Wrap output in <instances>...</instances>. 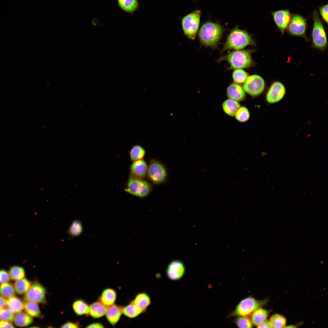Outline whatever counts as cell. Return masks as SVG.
<instances>
[{
    "label": "cell",
    "mask_w": 328,
    "mask_h": 328,
    "mask_svg": "<svg viewBox=\"0 0 328 328\" xmlns=\"http://www.w3.org/2000/svg\"><path fill=\"white\" fill-rule=\"evenodd\" d=\"M224 32L223 27L220 24L207 22L200 28L198 37L200 44L205 47L216 48Z\"/></svg>",
    "instance_id": "obj_1"
},
{
    "label": "cell",
    "mask_w": 328,
    "mask_h": 328,
    "mask_svg": "<svg viewBox=\"0 0 328 328\" xmlns=\"http://www.w3.org/2000/svg\"><path fill=\"white\" fill-rule=\"evenodd\" d=\"M255 51L252 49L234 50L221 56L217 61H227L230 69L248 68L255 65L251 57L252 53Z\"/></svg>",
    "instance_id": "obj_2"
},
{
    "label": "cell",
    "mask_w": 328,
    "mask_h": 328,
    "mask_svg": "<svg viewBox=\"0 0 328 328\" xmlns=\"http://www.w3.org/2000/svg\"><path fill=\"white\" fill-rule=\"evenodd\" d=\"M256 44L254 39L247 32L236 27L229 34L221 52L242 50L248 45L255 46Z\"/></svg>",
    "instance_id": "obj_3"
},
{
    "label": "cell",
    "mask_w": 328,
    "mask_h": 328,
    "mask_svg": "<svg viewBox=\"0 0 328 328\" xmlns=\"http://www.w3.org/2000/svg\"><path fill=\"white\" fill-rule=\"evenodd\" d=\"M313 21L312 33L313 46L323 51L327 46V38L323 23L316 10L313 13Z\"/></svg>",
    "instance_id": "obj_4"
},
{
    "label": "cell",
    "mask_w": 328,
    "mask_h": 328,
    "mask_svg": "<svg viewBox=\"0 0 328 328\" xmlns=\"http://www.w3.org/2000/svg\"><path fill=\"white\" fill-rule=\"evenodd\" d=\"M268 301V299L258 300L251 296L248 297L240 301L229 316H248L257 309L262 307Z\"/></svg>",
    "instance_id": "obj_5"
},
{
    "label": "cell",
    "mask_w": 328,
    "mask_h": 328,
    "mask_svg": "<svg viewBox=\"0 0 328 328\" xmlns=\"http://www.w3.org/2000/svg\"><path fill=\"white\" fill-rule=\"evenodd\" d=\"M201 11L196 10L184 16L182 20L183 30L189 39L194 40L198 31L200 23Z\"/></svg>",
    "instance_id": "obj_6"
},
{
    "label": "cell",
    "mask_w": 328,
    "mask_h": 328,
    "mask_svg": "<svg viewBox=\"0 0 328 328\" xmlns=\"http://www.w3.org/2000/svg\"><path fill=\"white\" fill-rule=\"evenodd\" d=\"M150 184L147 182L136 178H131L128 181L126 192L139 197L148 195L151 190Z\"/></svg>",
    "instance_id": "obj_7"
},
{
    "label": "cell",
    "mask_w": 328,
    "mask_h": 328,
    "mask_svg": "<svg viewBox=\"0 0 328 328\" xmlns=\"http://www.w3.org/2000/svg\"><path fill=\"white\" fill-rule=\"evenodd\" d=\"M265 87L264 79L258 75L248 76L244 83L243 88L249 95L256 96L261 94L264 91Z\"/></svg>",
    "instance_id": "obj_8"
},
{
    "label": "cell",
    "mask_w": 328,
    "mask_h": 328,
    "mask_svg": "<svg viewBox=\"0 0 328 328\" xmlns=\"http://www.w3.org/2000/svg\"><path fill=\"white\" fill-rule=\"evenodd\" d=\"M306 19L299 14H293L287 27L289 33L292 36L301 37L308 39L306 36Z\"/></svg>",
    "instance_id": "obj_9"
},
{
    "label": "cell",
    "mask_w": 328,
    "mask_h": 328,
    "mask_svg": "<svg viewBox=\"0 0 328 328\" xmlns=\"http://www.w3.org/2000/svg\"><path fill=\"white\" fill-rule=\"evenodd\" d=\"M286 93L285 86L281 82L276 81L272 84L266 94L267 102L270 104L277 103L284 97Z\"/></svg>",
    "instance_id": "obj_10"
},
{
    "label": "cell",
    "mask_w": 328,
    "mask_h": 328,
    "mask_svg": "<svg viewBox=\"0 0 328 328\" xmlns=\"http://www.w3.org/2000/svg\"><path fill=\"white\" fill-rule=\"evenodd\" d=\"M46 293L44 288L39 283L35 282L31 285L25 293V299L26 301L42 303L45 301Z\"/></svg>",
    "instance_id": "obj_11"
},
{
    "label": "cell",
    "mask_w": 328,
    "mask_h": 328,
    "mask_svg": "<svg viewBox=\"0 0 328 328\" xmlns=\"http://www.w3.org/2000/svg\"><path fill=\"white\" fill-rule=\"evenodd\" d=\"M149 178L153 183L159 184L163 182L166 176V171L164 166L156 161L152 162L147 171Z\"/></svg>",
    "instance_id": "obj_12"
},
{
    "label": "cell",
    "mask_w": 328,
    "mask_h": 328,
    "mask_svg": "<svg viewBox=\"0 0 328 328\" xmlns=\"http://www.w3.org/2000/svg\"><path fill=\"white\" fill-rule=\"evenodd\" d=\"M274 22L282 34L284 33L290 22L292 15L288 9L281 10L272 13Z\"/></svg>",
    "instance_id": "obj_13"
},
{
    "label": "cell",
    "mask_w": 328,
    "mask_h": 328,
    "mask_svg": "<svg viewBox=\"0 0 328 328\" xmlns=\"http://www.w3.org/2000/svg\"><path fill=\"white\" fill-rule=\"evenodd\" d=\"M185 268L184 264L181 261L175 260L168 265L166 269V274L168 278L172 280L180 279L184 275Z\"/></svg>",
    "instance_id": "obj_14"
},
{
    "label": "cell",
    "mask_w": 328,
    "mask_h": 328,
    "mask_svg": "<svg viewBox=\"0 0 328 328\" xmlns=\"http://www.w3.org/2000/svg\"><path fill=\"white\" fill-rule=\"evenodd\" d=\"M227 93L229 98L237 101H241L245 98V91L242 86L238 84H231L227 87Z\"/></svg>",
    "instance_id": "obj_15"
},
{
    "label": "cell",
    "mask_w": 328,
    "mask_h": 328,
    "mask_svg": "<svg viewBox=\"0 0 328 328\" xmlns=\"http://www.w3.org/2000/svg\"><path fill=\"white\" fill-rule=\"evenodd\" d=\"M123 308L114 304L107 307L105 315L107 320L112 325H115L119 321L122 314Z\"/></svg>",
    "instance_id": "obj_16"
},
{
    "label": "cell",
    "mask_w": 328,
    "mask_h": 328,
    "mask_svg": "<svg viewBox=\"0 0 328 328\" xmlns=\"http://www.w3.org/2000/svg\"><path fill=\"white\" fill-rule=\"evenodd\" d=\"M270 311L261 308L254 311L251 315V320L253 325L257 327L265 320Z\"/></svg>",
    "instance_id": "obj_17"
},
{
    "label": "cell",
    "mask_w": 328,
    "mask_h": 328,
    "mask_svg": "<svg viewBox=\"0 0 328 328\" xmlns=\"http://www.w3.org/2000/svg\"><path fill=\"white\" fill-rule=\"evenodd\" d=\"M6 306L7 309L14 314L20 312L24 309V303L22 301L14 296L6 300Z\"/></svg>",
    "instance_id": "obj_18"
},
{
    "label": "cell",
    "mask_w": 328,
    "mask_h": 328,
    "mask_svg": "<svg viewBox=\"0 0 328 328\" xmlns=\"http://www.w3.org/2000/svg\"><path fill=\"white\" fill-rule=\"evenodd\" d=\"M116 297V292L114 290L107 288L103 291L98 300L108 307L114 304Z\"/></svg>",
    "instance_id": "obj_19"
},
{
    "label": "cell",
    "mask_w": 328,
    "mask_h": 328,
    "mask_svg": "<svg viewBox=\"0 0 328 328\" xmlns=\"http://www.w3.org/2000/svg\"><path fill=\"white\" fill-rule=\"evenodd\" d=\"M107 308L98 300L90 305L89 314L93 318H101L105 315Z\"/></svg>",
    "instance_id": "obj_20"
},
{
    "label": "cell",
    "mask_w": 328,
    "mask_h": 328,
    "mask_svg": "<svg viewBox=\"0 0 328 328\" xmlns=\"http://www.w3.org/2000/svg\"><path fill=\"white\" fill-rule=\"evenodd\" d=\"M147 169L146 162L142 159L134 161L131 167L132 173L135 176L140 177L145 175Z\"/></svg>",
    "instance_id": "obj_21"
},
{
    "label": "cell",
    "mask_w": 328,
    "mask_h": 328,
    "mask_svg": "<svg viewBox=\"0 0 328 328\" xmlns=\"http://www.w3.org/2000/svg\"><path fill=\"white\" fill-rule=\"evenodd\" d=\"M132 301L142 311V313L145 311L151 302L149 296L147 294L144 292L137 294Z\"/></svg>",
    "instance_id": "obj_22"
},
{
    "label": "cell",
    "mask_w": 328,
    "mask_h": 328,
    "mask_svg": "<svg viewBox=\"0 0 328 328\" xmlns=\"http://www.w3.org/2000/svg\"><path fill=\"white\" fill-rule=\"evenodd\" d=\"M240 107V104L238 101L230 98L225 101L222 104V108L224 112L231 116H234Z\"/></svg>",
    "instance_id": "obj_23"
},
{
    "label": "cell",
    "mask_w": 328,
    "mask_h": 328,
    "mask_svg": "<svg viewBox=\"0 0 328 328\" xmlns=\"http://www.w3.org/2000/svg\"><path fill=\"white\" fill-rule=\"evenodd\" d=\"M13 321L16 326L23 327L31 324L33 322V319L27 313L21 312L16 313L14 316Z\"/></svg>",
    "instance_id": "obj_24"
},
{
    "label": "cell",
    "mask_w": 328,
    "mask_h": 328,
    "mask_svg": "<svg viewBox=\"0 0 328 328\" xmlns=\"http://www.w3.org/2000/svg\"><path fill=\"white\" fill-rule=\"evenodd\" d=\"M72 306L74 311L78 315L89 314L90 306L82 300L79 299L75 301Z\"/></svg>",
    "instance_id": "obj_25"
},
{
    "label": "cell",
    "mask_w": 328,
    "mask_h": 328,
    "mask_svg": "<svg viewBox=\"0 0 328 328\" xmlns=\"http://www.w3.org/2000/svg\"><path fill=\"white\" fill-rule=\"evenodd\" d=\"M142 313V311L132 301L126 306L123 307L122 314L129 318L136 317Z\"/></svg>",
    "instance_id": "obj_26"
},
{
    "label": "cell",
    "mask_w": 328,
    "mask_h": 328,
    "mask_svg": "<svg viewBox=\"0 0 328 328\" xmlns=\"http://www.w3.org/2000/svg\"><path fill=\"white\" fill-rule=\"evenodd\" d=\"M37 303L28 301H26L24 303V309L26 312L31 317H38L41 316V312Z\"/></svg>",
    "instance_id": "obj_27"
},
{
    "label": "cell",
    "mask_w": 328,
    "mask_h": 328,
    "mask_svg": "<svg viewBox=\"0 0 328 328\" xmlns=\"http://www.w3.org/2000/svg\"><path fill=\"white\" fill-rule=\"evenodd\" d=\"M31 285L30 282L27 279L24 278L17 280L14 284L15 291L19 294L25 293Z\"/></svg>",
    "instance_id": "obj_28"
},
{
    "label": "cell",
    "mask_w": 328,
    "mask_h": 328,
    "mask_svg": "<svg viewBox=\"0 0 328 328\" xmlns=\"http://www.w3.org/2000/svg\"><path fill=\"white\" fill-rule=\"evenodd\" d=\"M118 1L120 7L128 12H134L138 6L137 0H118Z\"/></svg>",
    "instance_id": "obj_29"
},
{
    "label": "cell",
    "mask_w": 328,
    "mask_h": 328,
    "mask_svg": "<svg viewBox=\"0 0 328 328\" xmlns=\"http://www.w3.org/2000/svg\"><path fill=\"white\" fill-rule=\"evenodd\" d=\"M14 286L10 283L6 282L0 285V295L4 298H9L15 295Z\"/></svg>",
    "instance_id": "obj_30"
},
{
    "label": "cell",
    "mask_w": 328,
    "mask_h": 328,
    "mask_svg": "<svg viewBox=\"0 0 328 328\" xmlns=\"http://www.w3.org/2000/svg\"><path fill=\"white\" fill-rule=\"evenodd\" d=\"M269 321L272 328H284L286 326L285 318L279 314L273 315L270 317Z\"/></svg>",
    "instance_id": "obj_31"
},
{
    "label": "cell",
    "mask_w": 328,
    "mask_h": 328,
    "mask_svg": "<svg viewBox=\"0 0 328 328\" xmlns=\"http://www.w3.org/2000/svg\"><path fill=\"white\" fill-rule=\"evenodd\" d=\"M145 154V151L142 146L136 145L131 149L130 155L131 160L134 161L142 159Z\"/></svg>",
    "instance_id": "obj_32"
},
{
    "label": "cell",
    "mask_w": 328,
    "mask_h": 328,
    "mask_svg": "<svg viewBox=\"0 0 328 328\" xmlns=\"http://www.w3.org/2000/svg\"><path fill=\"white\" fill-rule=\"evenodd\" d=\"M248 76V73L242 69H235L232 73L234 81L239 84L244 83Z\"/></svg>",
    "instance_id": "obj_33"
},
{
    "label": "cell",
    "mask_w": 328,
    "mask_h": 328,
    "mask_svg": "<svg viewBox=\"0 0 328 328\" xmlns=\"http://www.w3.org/2000/svg\"><path fill=\"white\" fill-rule=\"evenodd\" d=\"M9 274L10 277L12 279L17 280L24 278L25 276V271L23 268L19 266H15L10 268Z\"/></svg>",
    "instance_id": "obj_34"
},
{
    "label": "cell",
    "mask_w": 328,
    "mask_h": 328,
    "mask_svg": "<svg viewBox=\"0 0 328 328\" xmlns=\"http://www.w3.org/2000/svg\"><path fill=\"white\" fill-rule=\"evenodd\" d=\"M83 227L81 222L77 220H74L70 227L68 233L71 236L79 235L82 232Z\"/></svg>",
    "instance_id": "obj_35"
},
{
    "label": "cell",
    "mask_w": 328,
    "mask_h": 328,
    "mask_svg": "<svg viewBox=\"0 0 328 328\" xmlns=\"http://www.w3.org/2000/svg\"><path fill=\"white\" fill-rule=\"evenodd\" d=\"M236 119L239 121L244 122L247 121L250 117V113L248 109L244 107H240L236 113Z\"/></svg>",
    "instance_id": "obj_36"
},
{
    "label": "cell",
    "mask_w": 328,
    "mask_h": 328,
    "mask_svg": "<svg viewBox=\"0 0 328 328\" xmlns=\"http://www.w3.org/2000/svg\"><path fill=\"white\" fill-rule=\"evenodd\" d=\"M234 323L239 328H252L253 324L248 316H238L234 320Z\"/></svg>",
    "instance_id": "obj_37"
},
{
    "label": "cell",
    "mask_w": 328,
    "mask_h": 328,
    "mask_svg": "<svg viewBox=\"0 0 328 328\" xmlns=\"http://www.w3.org/2000/svg\"><path fill=\"white\" fill-rule=\"evenodd\" d=\"M14 317V313L8 309H0V320L10 322L13 321Z\"/></svg>",
    "instance_id": "obj_38"
},
{
    "label": "cell",
    "mask_w": 328,
    "mask_h": 328,
    "mask_svg": "<svg viewBox=\"0 0 328 328\" xmlns=\"http://www.w3.org/2000/svg\"><path fill=\"white\" fill-rule=\"evenodd\" d=\"M319 9L320 14L323 19L327 24L328 20V4H326L319 7Z\"/></svg>",
    "instance_id": "obj_39"
},
{
    "label": "cell",
    "mask_w": 328,
    "mask_h": 328,
    "mask_svg": "<svg viewBox=\"0 0 328 328\" xmlns=\"http://www.w3.org/2000/svg\"><path fill=\"white\" fill-rule=\"evenodd\" d=\"M9 274L6 271L0 270V283L8 282L10 279Z\"/></svg>",
    "instance_id": "obj_40"
},
{
    "label": "cell",
    "mask_w": 328,
    "mask_h": 328,
    "mask_svg": "<svg viewBox=\"0 0 328 328\" xmlns=\"http://www.w3.org/2000/svg\"><path fill=\"white\" fill-rule=\"evenodd\" d=\"M79 325L78 323L68 322L62 325L61 326V327L75 328H78L79 327Z\"/></svg>",
    "instance_id": "obj_41"
},
{
    "label": "cell",
    "mask_w": 328,
    "mask_h": 328,
    "mask_svg": "<svg viewBox=\"0 0 328 328\" xmlns=\"http://www.w3.org/2000/svg\"><path fill=\"white\" fill-rule=\"evenodd\" d=\"M5 327L14 328V326L10 322L0 320V328Z\"/></svg>",
    "instance_id": "obj_42"
},
{
    "label": "cell",
    "mask_w": 328,
    "mask_h": 328,
    "mask_svg": "<svg viewBox=\"0 0 328 328\" xmlns=\"http://www.w3.org/2000/svg\"><path fill=\"white\" fill-rule=\"evenodd\" d=\"M258 328H272L270 321L266 319L260 325L257 326Z\"/></svg>",
    "instance_id": "obj_43"
},
{
    "label": "cell",
    "mask_w": 328,
    "mask_h": 328,
    "mask_svg": "<svg viewBox=\"0 0 328 328\" xmlns=\"http://www.w3.org/2000/svg\"><path fill=\"white\" fill-rule=\"evenodd\" d=\"M86 327L87 328H103L104 325L99 323H95L89 324Z\"/></svg>",
    "instance_id": "obj_44"
},
{
    "label": "cell",
    "mask_w": 328,
    "mask_h": 328,
    "mask_svg": "<svg viewBox=\"0 0 328 328\" xmlns=\"http://www.w3.org/2000/svg\"><path fill=\"white\" fill-rule=\"evenodd\" d=\"M6 305V300L0 295V309H3Z\"/></svg>",
    "instance_id": "obj_45"
}]
</instances>
